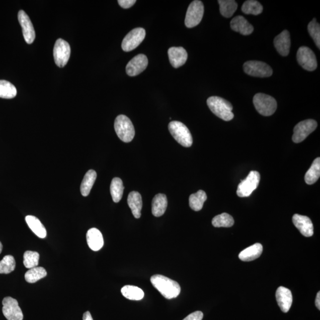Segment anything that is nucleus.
I'll list each match as a JSON object with an SVG mask.
<instances>
[{
	"label": "nucleus",
	"mask_w": 320,
	"mask_h": 320,
	"mask_svg": "<svg viewBox=\"0 0 320 320\" xmlns=\"http://www.w3.org/2000/svg\"><path fill=\"white\" fill-rule=\"evenodd\" d=\"M154 287L166 299L178 297L181 291L179 283L161 275L152 276L150 279Z\"/></svg>",
	"instance_id": "1"
},
{
	"label": "nucleus",
	"mask_w": 320,
	"mask_h": 320,
	"mask_svg": "<svg viewBox=\"0 0 320 320\" xmlns=\"http://www.w3.org/2000/svg\"><path fill=\"white\" fill-rule=\"evenodd\" d=\"M207 105L213 114L224 121H229L234 118L233 107L224 99L218 96L210 97L207 100Z\"/></svg>",
	"instance_id": "2"
},
{
	"label": "nucleus",
	"mask_w": 320,
	"mask_h": 320,
	"mask_svg": "<svg viewBox=\"0 0 320 320\" xmlns=\"http://www.w3.org/2000/svg\"><path fill=\"white\" fill-rule=\"evenodd\" d=\"M114 127L116 134L123 142H130L134 138V126L127 116H118L115 119Z\"/></svg>",
	"instance_id": "3"
},
{
	"label": "nucleus",
	"mask_w": 320,
	"mask_h": 320,
	"mask_svg": "<svg viewBox=\"0 0 320 320\" xmlns=\"http://www.w3.org/2000/svg\"><path fill=\"white\" fill-rule=\"evenodd\" d=\"M169 129L176 141L185 147H190L193 144V138L191 132L183 123L172 121L169 125Z\"/></svg>",
	"instance_id": "4"
},
{
	"label": "nucleus",
	"mask_w": 320,
	"mask_h": 320,
	"mask_svg": "<svg viewBox=\"0 0 320 320\" xmlns=\"http://www.w3.org/2000/svg\"><path fill=\"white\" fill-rule=\"evenodd\" d=\"M253 103L256 109L263 116H271L277 109V102L271 96L258 93L253 98Z\"/></svg>",
	"instance_id": "5"
},
{
	"label": "nucleus",
	"mask_w": 320,
	"mask_h": 320,
	"mask_svg": "<svg viewBox=\"0 0 320 320\" xmlns=\"http://www.w3.org/2000/svg\"><path fill=\"white\" fill-rule=\"evenodd\" d=\"M260 181V173L257 171H251L248 176L238 185L236 195L241 198L249 197L258 188Z\"/></svg>",
	"instance_id": "6"
},
{
	"label": "nucleus",
	"mask_w": 320,
	"mask_h": 320,
	"mask_svg": "<svg viewBox=\"0 0 320 320\" xmlns=\"http://www.w3.org/2000/svg\"><path fill=\"white\" fill-rule=\"evenodd\" d=\"M204 14V6L203 3L195 0L191 3L187 11L185 25L187 28H193L201 23Z\"/></svg>",
	"instance_id": "7"
},
{
	"label": "nucleus",
	"mask_w": 320,
	"mask_h": 320,
	"mask_svg": "<svg viewBox=\"0 0 320 320\" xmlns=\"http://www.w3.org/2000/svg\"><path fill=\"white\" fill-rule=\"evenodd\" d=\"M243 68L247 74L256 77H269L273 74L271 66L262 61H249L245 63Z\"/></svg>",
	"instance_id": "8"
},
{
	"label": "nucleus",
	"mask_w": 320,
	"mask_h": 320,
	"mask_svg": "<svg viewBox=\"0 0 320 320\" xmlns=\"http://www.w3.org/2000/svg\"><path fill=\"white\" fill-rule=\"evenodd\" d=\"M71 54V48L69 43L62 39L56 41L53 48V57L56 65L60 68L64 67L67 64Z\"/></svg>",
	"instance_id": "9"
},
{
	"label": "nucleus",
	"mask_w": 320,
	"mask_h": 320,
	"mask_svg": "<svg viewBox=\"0 0 320 320\" xmlns=\"http://www.w3.org/2000/svg\"><path fill=\"white\" fill-rule=\"evenodd\" d=\"M146 32L144 29L135 28L125 36L122 43V48L125 52H130L137 48L145 39Z\"/></svg>",
	"instance_id": "10"
},
{
	"label": "nucleus",
	"mask_w": 320,
	"mask_h": 320,
	"mask_svg": "<svg viewBox=\"0 0 320 320\" xmlns=\"http://www.w3.org/2000/svg\"><path fill=\"white\" fill-rule=\"evenodd\" d=\"M317 126V123L314 120L307 119L300 122L293 129V141L295 143L301 142L307 136L314 132Z\"/></svg>",
	"instance_id": "11"
},
{
	"label": "nucleus",
	"mask_w": 320,
	"mask_h": 320,
	"mask_svg": "<svg viewBox=\"0 0 320 320\" xmlns=\"http://www.w3.org/2000/svg\"><path fill=\"white\" fill-rule=\"evenodd\" d=\"M299 64L307 71H314L317 67L316 56L312 50L306 46H301L296 55Z\"/></svg>",
	"instance_id": "12"
},
{
	"label": "nucleus",
	"mask_w": 320,
	"mask_h": 320,
	"mask_svg": "<svg viewBox=\"0 0 320 320\" xmlns=\"http://www.w3.org/2000/svg\"><path fill=\"white\" fill-rule=\"evenodd\" d=\"M3 314L8 320H23V312L16 299L6 297L3 300Z\"/></svg>",
	"instance_id": "13"
},
{
	"label": "nucleus",
	"mask_w": 320,
	"mask_h": 320,
	"mask_svg": "<svg viewBox=\"0 0 320 320\" xmlns=\"http://www.w3.org/2000/svg\"><path fill=\"white\" fill-rule=\"evenodd\" d=\"M18 20L22 28L23 37L28 44H31L35 41V31L29 17L23 11L18 13Z\"/></svg>",
	"instance_id": "14"
},
{
	"label": "nucleus",
	"mask_w": 320,
	"mask_h": 320,
	"mask_svg": "<svg viewBox=\"0 0 320 320\" xmlns=\"http://www.w3.org/2000/svg\"><path fill=\"white\" fill-rule=\"evenodd\" d=\"M148 58L144 54H139L128 62L126 72L129 76H133L141 74L147 67Z\"/></svg>",
	"instance_id": "15"
},
{
	"label": "nucleus",
	"mask_w": 320,
	"mask_h": 320,
	"mask_svg": "<svg viewBox=\"0 0 320 320\" xmlns=\"http://www.w3.org/2000/svg\"><path fill=\"white\" fill-rule=\"evenodd\" d=\"M292 221L301 234L309 237L314 234V226L311 220L308 216L295 214L293 216Z\"/></svg>",
	"instance_id": "16"
},
{
	"label": "nucleus",
	"mask_w": 320,
	"mask_h": 320,
	"mask_svg": "<svg viewBox=\"0 0 320 320\" xmlns=\"http://www.w3.org/2000/svg\"><path fill=\"white\" fill-rule=\"evenodd\" d=\"M276 298L282 311L285 313L288 312L292 304L291 291L288 288L280 286L276 291Z\"/></svg>",
	"instance_id": "17"
},
{
	"label": "nucleus",
	"mask_w": 320,
	"mask_h": 320,
	"mask_svg": "<svg viewBox=\"0 0 320 320\" xmlns=\"http://www.w3.org/2000/svg\"><path fill=\"white\" fill-rule=\"evenodd\" d=\"M169 61L175 68L184 65L188 59V53L183 47H172L169 49Z\"/></svg>",
	"instance_id": "18"
},
{
	"label": "nucleus",
	"mask_w": 320,
	"mask_h": 320,
	"mask_svg": "<svg viewBox=\"0 0 320 320\" xmlns=\"http://www.w3.org/2000/svg\"><path fill=\"white\" fill-rule=\"evenodd\" d=\"M274 45L280 55L283 56L288 55L291 47V39L287 30H285L276 36L274 39Z\"/></svg>",
	"instance_id": "19"
},
{
	"label": "nucleus",
	"mask_w": 320,
	"mask_h": 320,
	"mask_svg": "<svg viewBox=\"0 0 320 320\" xmlns=\"http://www.w3.org/2000/svg\"><path fill=\"white\" fill-rule=\"evenodd\" d=\"M231 28L233 31L245 36L252 34L254 31L253 26L242 16H236L232 19L231 22Z\"/></svg>",
	"instance_id": "20"
},
{
	"label": "nucleus",
	"mask_w": 320,
	"mask_h": 320,
	"mask_svg": "<svg viewBox=\"0 0 320 320\" xmlns=\"http://www.w3.org/2000/svg\"><path fill=\"white\" fill-rule=\"evenodd\" d=\"M87 242L89 248L93 251H100L104 245V239L101 231L98 229L93 228L90 229L86 235Z\"/></svg>",
	"instance_id": "21"
},
{
	"label": "nucleus",
	"mask_w": 320,
	"mask_h": 320,
	"mask_svg": "<svg viewBox=\"0 0 320 320\" xmlns=\"http://www.w3.org/2000/svg\"><path fill=\"white\" fill-rule=\"evenodd\" d=\"M128 204L134 217L136 219L141 217L142 200L140 193L135 191L130 193L128 198Z\"/></svg>",
	"instance_id": "22"
},
{
	"label": "nucleus",
	"mask_w": 320,
	"mask_h": 320,
	"mask_svg": "<svg viewBox=\"0 0 320 320\" xmlns=\"http://www.w3.org/2000/svg\"><path fill=\"white\" fill-rule=\"evenodd\" d=\"M263 252V246L260 243H256L243 251L239 254V258L243 262H251L258 259Z\"/></svg>",
	"instance_id": "23"
},
{
	"label": "nucleus",
	"mask_w": 320,
	"mask_h": 320,
	"mask_svg": "<svg viewBox=\"0 0 320 320\" xmlns=\"http://www.w3.org/2000/svg\"><path fill=\"white\" fill-rule=\"evenodd\" d=\"M168 199L167 196L159 193L154 196L152 202V213L156 217H159L165 213L168 207Z\"/></svg>",
	"instance_id": "24"
},
{
	"label": "nucleus",
	"mask_w": 320,
	"mask_h": 320,
	"mask_svg": "<svg viewBox=\"0 0 320 320\" xmlns=\"http://www.w3.org/2000/svg\"><path fill=\"white\" fill-rule=\"evenodd\" d=\"M25 220L29 227L38 237L41 238L46 237V234H47L46 228L38 218L34 216L28 215L26 216Z\"/></svg>",
	"instance_id": "25"
},
{
	"label": "nucleus",
	"mask_w": 320,
	"mask_h": 320,
	"mask_svg": "<svg viewBox=\"0 0 320 320\" xmlns=\"http://www.w3.org/2000/svg\"><path fill=\"white\" fill-rule=\"evenodd\" d=\"M97 178V173L93 170H90L86 173V175L83 179L81 186H80V191H81L82 195L83 196H88L93 185L96 181Z\"/></svg>",
	"instance_id": "26"
},
{
	"label": "nucleus",
	"mask_w": 320,
	"mask_h": 320,
	"mask_svg": "<svg viewBox=\"0 0 320 320\" xmlns=\"http://www.w3.org/2000/svg\"><path fill=\"white\" fill-rule=\"evenodd\" d=\"M320 176V158H316L313 162L311 168H309L305 175V181L306 184L311 185L318 181Z\"/></svg>",
	"instance_id": "27"
},
{
	"label": "nucleus",
	"mask_w": 320,
	"mask_h": 320,
	"mask_svg": "<svg viewBox=\"0 0 320 320\" xmlns=\"http://www.w3.org/2000/svg\"><path fill=\"white\" fill-rule=\"evenodd\" d=\"M206 199H207V195H206V193L202 190H200L197 193L190 196V207L195 211H201Z\"/></svg>",
	"instance_id": "28"
},
{
	"label": "nucleus",
	"mask_w": 320,
	"mask_h": 320,
	"mask_svg": "<svg viewBox=\"0 0 320 320\" xmlns=\"http://www.w3.org/2000/svg\"><path fill=\"white\" fill-rule=\"evenodd\" d=\"M121 292L126 298L133 300V301H139L144 296V291L137 286H135L126 285L123 286L121 289Z\"/></svg>",
	"instance_id": "29"
},
{
	"label": "nucleus",
	"mask_w": 320,
	"mask_h": 320,
	"mask_svg": "<svg viewBox=\"0 0 320 320\" xmlns=\"http://www.w3.org/2000/svg\"><path fill=\"white\" fill-rule=\"evenodd\" d=\"M219 11L226 18H230L234 14L238 5L234 0H219Z\"/></svg>",
	"instance_id": "30"
},
{
	"label": "nucleus",
	"mask_w": 320,
	"mask_h": 320,
	"mask_svg": "<svg viewBox=\"0 0 320 320\" xmlns=\"http://www.w3.org/2000/svg\"><path fill=\"white\" fill-rule=\"evenodd\" d=\"M110 189L113 202L118 203L122 198L124 190L122 180L119 178H113Z\"/></svg>",
	"instance_id": "31"
},
{
	"label": "nucleus",
	"mask_w": 320,
	"mask_h": 320,
	"mask_svg": "<svg viewBox=\"0 0 320 320\" xmlns=\"http://www.w3.org/2000/svg\"><path fill=\"white\" fill-rule=\"evenodd\" d=\"M46 275H47V272L44 268L42 267H35V268L29 269V271L25 273V277L26 282L33 283L46 277Z\"/></svg>",
	"instance_id": "32"
},
{
	"label": "nucleus",
	"mask_w": 320,
	"mask_h": 320,
	"mask_svg": "<svg viewBox=\"0 0 320 320\" xmlns=\"http://www.w3.org/2000/svg\"><path fill=\"white\" fill-rule=\"evenodd\" d=\"M212 224L215 227H231L234 224L232 216L227 213H223L216 215L212 219Z\"/></svg>",
	"instance_id": "33"
},
{
	"label": "nucleus",
	"mask_w": 320,
	"mask_h": 320,
	"mask_svg": "<svg viewBox=\"0 0 320 320\" xmlns=\"http://www.w3.org/2000/svg\"><path fill=\"white\" fill-rule=\"evenodd\" d=\"M17 89L11 83L0 80V98L11 99L15 98Z\"/></svg>",
	"instance_id": "34"
},
{
	"label": "nucleus",
	"mask_w": 320,
	"mask_h": 320,
	"mask_svg": "<svg viewBox=\"0 0 320 320\" xmlns=\"http://www.w3.org/2000/svg\"><path fill=\"white\" fill-rule=\"evenodd\" d=\"M263 9L261 3L255 0H248L245 2L242 8V11L245 14L255 16L261 14Z\"/></svg>",
	"instance_id": "35"
},
{
	"label": "nucleus",
	"mask_w": 320,
	"mask_h": 320,
	"mask_svg": "<svg viewBox=\"0 0 320 320\" xmlns=\"http://www.w3.org/2000/svg\"><path fill=\"white\" fill-rule=\"evenodd\" d=\"M16 262L14 257L7 255L0 261V274H9L14 271Z\"/></svg>",
	"instance_id": "36"
},
{
	"label": "nucleus",
	"mask_w": 320,
	"mask_h": 320,
	"mask_svg": "<svg viewBox=\"0 0 320 320\" xmlns=\"http://www.w3.org/2000/svg\"><path fill=\"white\" fill-rule=\"evenodd\" d=\"M39 254L38 252L26 251L23 255V264L26 268L32 269L39 264Z\"/></svg>",
	"instance_id": "37"
},
{
	"label": "nucleus",
	"mask_w": 320,
	"mask_h": 320,
	"mask_svg": "<svg viewBox=\"0 0 320 320\" xmlns=\"http://www.w3.org/2000/svg\"><path fill=\"white\" fill-rule=\"evenodd\" d=\"M308 31L310 36L314 41L316 46L320 48V26L314 19L308 25Z\"/></svg>",
	"instance_id": "38"
},
{
	"label": "nucleus",
	"mask_w": 320,
	"mask_h": 320,
	"mask_svg": "<svg viewBox=\"0 0 320 320\" xmlns=\"http://www.w3.org/2000/svg\"><path fill=\"white\" fill-rule=\"evenodd\" d=\"M203 317V314L201 311H195L187 316L183 320H202Z\"/></svg>",
	"instance_id": "39"
},
{
	"label": "nucleus",
	"mask_w": 320,
	"mask_h": 320,
	"mask_svg": "<svg viewBox=\"0 0 320 320\" xmlns=\"http://www.w3.org/2000/svg\"><path fill=\"white\" fill-rule=\"evenodd\" d=\"M120 6L123 9H129L135 5V0H118Z\"/></svg>",
	"instance_id": "40"
},
{
	"label": "nucleus",
	"mask_w": 320,
	"mask_h": 320,
	"mask_svg": "<svg viewBox=\"0 0 320 320\" xmlns=\"http://www.w3.org/2000/svg\"><path fill=\"white\" fill-rule=\"evenodd\" d=\"M83 320H93L91 312L86 311L83 316Z\"/></svg>",
	"instance_id": "41"
},
{
	"label": "nucleus",
	"mask_w": 320,
	"mask_h": 320,
	"mask_svg": "<svg viewBox=\"0 0 320 320\" xmlns=\"http://www.w3.org/2000/svg\"><path fill=\"white\" fill-rule=\"evenodd\" d=\"M315 305L316 308H317L319 310L320 309V292H318L317 294H316V299H315Z\"/></svg>",
	"instance_id": "42"
},
{
	"label": "nucleus",
	"mask_w": 320,
	"mask_h": 320,
	"mask_svg": "<svg viewBox=\"0 0 320 320\" xmlns=\"http://www.w3.org/2000/svg\"><path fill=\"white\" fill-rule=\"evenodd\" d=\"M3 251V245L1 242H0V254H1Z\"/></svg>",
	"instance_id": "43"
}]
</instances>
